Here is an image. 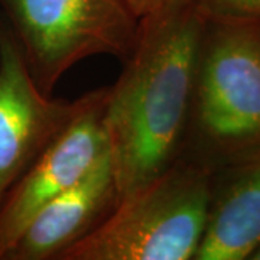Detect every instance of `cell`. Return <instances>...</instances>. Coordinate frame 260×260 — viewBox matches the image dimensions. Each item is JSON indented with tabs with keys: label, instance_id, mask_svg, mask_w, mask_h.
Listing matches in <instances>:
<instances>
[{
	"label": "cell",
	"instance_id": "obj_9",
	"mask_svg": "<svg viewBox=\"0 0 260 260\" xmlns=\"http://www.w3.org/2000/svg\"><path fill=\"white\" fill-rule=\"evenodd\" d=\"M208 18L260 22V0H195Z\"/></svg>",
	"mask_w": 260,
	"mask_h": 260
},
{
	"label": "cell",
	"instance_id": "obj_10",
	"mask_svg": "<svg viewBox=\"0 0 260 260\" xmlns=\"http://www.w3.org/2000/svg\"><path fill=\"white\" fill-rule=\"evenodd\" d=\"M194 2L195 0H126L132 12L139 20Z\"/></svg>",
	"mask_w": 260,
	"mask_h": 260
},
{
	"label": "cell",
	"instance_id": "obj_5",
	"mask_svg": "<svg viewBox=\"0 0 260 260\" xmlns=\"http://www.w3.org/2000/svg\"><path fill=\"white\" fill-rule=\"evenodd\" d=\"M104 91L77 100L45 94L30 75L22 51L0 18V207L44 150Z\"/></svg>",
	"mask_w": 260,
	"mask_h": 260
},
{
	"label": "cell",
	"instance_id": "obj_6",
	"mask_svg": "<svg viewBox=\"0 0 260 260\" xmlns=\"http://www.w3.org/2000/svg\"><path fill=\"white\" fill-rule=\"evenodd\" d=\"M109 88L56 138L0 207V260L39 210L83 181L109 153L103 110Z\"/></svg>",
	"mask_w": 260,
	"mask_h": 260
},
{
	"label": "cell",
	"instance_id": "obj_2",
	"mask_svg": "<svg viewBox=\"0 0 260 260\" xmlns=\"http://www.w3.org/2000/svg\"><path fill=\"white\" fill-rule=\"evenodd\" d=\"M211 171L178 159L162 175L123 198L61 260H189L204 236Z\"/></svg>",
	"mask_w": 260,
	"mask_h": 260
},
{
	"label": "cell",
	"instance_id": "obj_11",
	"mask_svg": "<svg viewBox=\"0 0 260 260\" xmlns=\"http://www.w3.org/2000/svg\"><path fill=\"white\" fill-rule=\"evenodd\" d=\"M251 260H260V246L256 249V250L253 251V254L250 256Z\"/></svg>",
	"mask_w": 260,
	"mask_h": 260
},
{
	"label": "cell",
	"instance_id": "obj_1",
	"mask_svg": "<svg viewBox=\"0 0 260 260\" xmlns=\"http://www.w3.org/2000/svg\"><path fill=\"white\" fill-rule=\"evenodd\" d=\"M204 26L195 2L139 20L136 44L103 110L117 203L184 153Z\"/></svg>",
	"mask_w": 260,
	"mask_h": 260
},
{
	"label": "cell",
	"instance_id": "obj_7",
	"mask_svg": "<svg viewBox=\"0 0 260 260\" xmlns=\"http://www.w3.org/2000/svg\"><path fill=\"white\" fill-rule=\"evenodd\" d=\"M117 205L110 155L30 220L3 260L59 259L74 243L102 223Z\"/></svg>",
	"mask_w": 260,
	"mask_h": 260
},
{
	"label": "cell",
	"instance_id": "obj_3",
	"mask_svg": "<svg viewBox=\"0 0 260 260\" xmlns=\"http://www.w3.org/2000/svg\"><path fill=\"white\" fill-rule=\"evenodd\" d=\"M191 138L210 156L240 159L260 149V22L205 16Z\"/></svg>",
	"mask_w": 260,
	"mask_h": 260
},
{
	"label": "cell",
	"instance_id": "obj_4",
	"mask_svg": "<svg viewBox=\"0 0 260 260\" xmlns=\"http://www.w3.org/2000/svg\"><path fill=\"white\" fill-rule=\"evenodd\" d=\"M0 18L45 94L85 58L126 59L139 32V19L126 0H0Z\"/></svg>",
	"mask_w": 260,
	"mask_h": 260
},
{
	"label": "cell",
	"instance_id": "obj_8",
	"mask_svg": "<svg viewBox=\"0 0 260 260\" xmlns=\"http://www.w3.org/2000/svg\"><path fill=\"white\" fill-rule=\"evenodd\" d=\"M211 203L194 260L250 259L260 246V149L237 159Z\"/></svg>",
	"mask_w": 260,
	"mask_h": 260
}]
</instances>
